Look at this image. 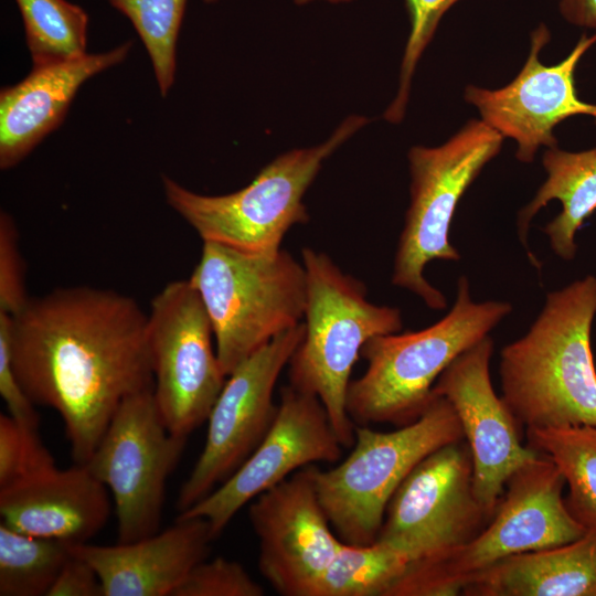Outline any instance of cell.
<instances>
[{"mask_svg": "<svg viewBox=\"0 0 596 596\" xmlns=\"http://www.w3.org/2000/svg\"><path fill=\"white\" fill-rule=\"evenodd\" d=\"M492 351L488 336L457 356L433 387V394L445 397L457 414L471 455L473 492L489 518L509 478L540 456L522 445L518 421L493 390Z\"/></svg>", "mask_w": 596, "mask_h": 596, "instance_id": "cell-16", "label": "cell"}, {"mask_svg": "<svg viewBox=\"0 0 596 596\" xmlns=\"http://www.w3.org/2000/svg\"><path fill=\"white\" fill-rule=\"evenodd\" d=\"M560 12L573 25L596 30V0H561Z\"/></svg>", "mask_w": 596, "mask_h": 596, "instance_id": "cell-34", "label": "cell"}, {"mask_svg": "<svg viewBox=\"0 0 596 596\" xmlns=\"http://www.w3.org/2000/svg\"><path fill=\"white\" fill-rule=\"evenodd\" d=\"M11 315L0 311V394L14 419L39 428L40 418L34 403L22 389L12 366L10 352Z\"/></svg>", "mask_w": 596, "mask_h": 596, "instance_id": "cell-32", "label": "cell"}, {"mask_svg": "<svg viewBox=\"0 0 596 596\" xmlns=\"http://www.w3.org/2000/svg\"><path fill=\"white\" fill-rule=\"evenodd\" d=\"M368 121L348 117L324 142L278 156L248 185L228 194H200L162 175L166 201L203 242L275 254L294 225L308 222L302 198L323 161Z\"/></svg>", "mask_w": 596, "mask_h": 596, "instance_id": "cell-7", "label": "cell"}, {"mask_svg": "<svg viewBox=\"0 0 596 596\" xmlns=\"http://www.w3.org/2000/svg\"><path fill=\"white\" fill-rule=\"evenodd\" d=\"M542 163L547 177L532 201L519 212V238L526 247L533 216L550 201L558 200L562 210L543 231L550 238L553 252L571 260L577 249V231L596 211V148L581 152L549 148Z\"/></svg>", "mask_w": 596, "mask_h": 596, "instance_id": "cell-22", "label": "cell"}, {"mask_svg": "<svg viewBox=\"0 0 596 596\" xmlns=\"http://www.w3.org/2000/svg\"><path fill=\"white\" fill-rule=\"evenodd\" d=\"M487 519L473 492L468 445L457 441L426 456L402 481L387 504L376 541L412 562L467 543Z\"/></svg>", "mask_w": 596, "mask_h": 596, "instance_id": "cell-13", "label": "cell"}, {"mask_svg": "<svg viewBox=\"0 0 596 596\" xmlns=\"http://www.w3.org/2000/svg\"><path fill=\"white\" fill-rule=\"evenodd\" d=\"M248 517L262 575L280 595L307 596L343 543L320 503L309 466L256 497Z\"/></svg>", "mask_w": 596, "mask_h": 596, "instance_id": "cell-17", "label": "cell"}, {"mask_svg": "<svg viewBox=\"0 0 596 596\" xmlns=\"http://www.w3.org/2000/svg\"><path fill=\"white\" fill-rule=\"evenodd\" d=\"M187 438L168 429L152 390L130 395L114 414L85 465L111 492L118 543L159 531L167 481Z\"/></svg>", "mask_w": 596, "mask_h": 596, "instance_id": "cell-11", "label": "cell"}, {"mask_svg": "<svg viewBox=\"0 0 596 596\" xmlns=\"http://www.w3.org/2000/svg\"><path fill=\"white\" fill-rule=\"evenodd\" d=\"M301 258L305 334L288 362L289 384L321 401L342 446L350 447L355 425L347 395L353 366L370 339L402 330V315L398 308L371 302L365 285L326 253L305 247Z\"/></svg>", "mask_w": 596, "mask_h": 596, "instance_id": "cell-4", "label": "cell"}, {"mask_svg": "<svg viewBox=\"0 0 596 596\" xmlns=\"http://www.w3.org/2000/svg\"><path fill=\"white\" fill-rule=\"evenodd\" d=\"M512 311L505 301L475 302L461 276L450 311L419 331L370 339L361 350L364 373L350 382L347 411L354 425L417 419L434 398L433 387L462 352L489 336Z\"/></svg>", "mask_w": 596, "mask_h": 596, "instance_id": "cell-3", "label": "cell"}, {"mask_svg": "<svg viewBox=\"0 0 596 596\" xmlns=\"http://www.w3.org/2000/svg\"><path fill=\"white\" fill-rule=\"evenodd\" d=\"M205 2L210 3V2H214L216 0H204Z\"/></svg>", "mask_w": 596, "mask_h": 596, "instance_id": "cell-36", "label": "cell"}, {"mask_svg": "<svg viewBox=\"0 0 596 596\" xmlns=\"http://www.w3.org/2000/svg\"><path fill=\"white\" fill-rule=\"evenodd\" d=\"M32 65L86 54L88 17L66 0H15Z\"/></svg>", "mask_w": 596, "mask_h": 596, "instance_id": "cell-26", "label": "cell"}, {"mask_svg": "<svg viewBox=\"0 0 596 596\" xmlns=\"http://www.w3.org/2000/svg\"><path fill=\"white\" fill-rule=\"evenodd\" d=\"M342 448L321 401L290 384L283 386L273 425L256 449L228 479L178 518L205 519L215 540L256 497L306 466L336 462Z\"/></svg>", "mask_w": 596, "mask_h": 596, "instance_id": "cell-14", "label": "cell"}, {"mask_svg": "<svg viewBox=\"0 0 596 596\" xmlns=\"http://www.w3.org/2000/svg\"><path fill=\"white\" fill-rule=\"evenodd\" d=\"M468 596H596V532L505 557L471 578Z\"/></svg>", "mask_w": 596, "mask_h": 596, "instance_id": "cell-21", "label": "cell"}, {"mask_svg": "<svg viewBox=\"0 0 596 596\" xmlns=\"http://www.w3.org/2000/svg\"><path fill=\"white\" fill-rule=\"evenodd\" d=\"M213 540L205 519L177 518L170 528L134 542L71 544V552L94 567L104 596H172L207 557Z\"/></svg>", "mask_w": 596, "mask_h": 596, "instance_id": "cell-19", "label": "cell"}, {"mask_svg": "<svg viewBox=\"0 0 596 596\" xmlns=\"http://www.w3.org/2000/svg\"><path fill=\"white\" fill-rule=\"evenodd\" d=\"M202 299L189 279L167 284L151 300L148 344L153 397L168 429L188 437L206 422L227 375Z\"/></svg>", "mask_w": 596, "mask_h": 596, "instance_id": "cell-10", "label": "cell"}, {"mask_svg": "<svg viewBox=\"0 0 596 596\" xmlns=\"http://www.w3.org/2000/svg\"><path fill=\"white\" fill-rule=\"evenodd\" d=\"M132 43L97 54L33 65L29 75L0 93V167L23 160L56 129L78 88L92 76L121 63Z\"/></svg>", "mask_w": 596, "mask_h": 596, "instance_id": "cell-20", "label": "cell"}, {"mask_svg": "<svg viewBox=\"0 0 596 596\" xmlns=\"http://www.w3.org/2000/svg\"><path fill=\"white\" fill-rule=\"evenodd\" d=\"M189 280L210 317L226 375L305 315L306 270L284 249L258 254L203 242Z\"/></svg>", "mask_w": 596, "mask_h": 596, "instance_id": "cell-6", "label": "cell"}, {"mask_svg": "<svg viewBox=\"0 0 596 596\" xmlns=\"http://www.w3.org/2000/svg\"><path fill=\"white\" fill-rule=\"evenodd\" d=\"M139 34L162 96L174 83L175 46L187 0H108Z\"/></svg>", "mask_w": 596, "mask_h": 596, "instance_id": "cell-27", "label": "cell"}, {"mask_svg": "<svg viewBox=\"0 0 596 596\" xmlns=\"http://www.w3.org/2000/svg\"><path fill=\"white\" fill-rule=\"evenodd\" d=\"M595 315L596 277L588 275L549 292L529 331L501 350V397L520 426H596Z\"/></svg>", "mask_w": 596, "mask_h": 596, "instance_id": "cell-2", "label": "cell"}, {"mask_svg": "<svg viewBox=\"0 0 596 596\" xmlns=\"http://www.w3.org/2000/svg\"><path fill=\"white\" fill-rule=\"evenodd\" d=\"M30 297L25 288V267L19 249V233L10 214H0V311L11 316L21 311Z\"/></svg>", "mask_w": 596, "mask_h": 596, "instance_id": "cell-31", "label": "cell"}, {"mask_svg": "<svg viewBox=\"0 0 596 596\" xmlns=\"http://www.w3.org/2000/svg\"><path fill=\"white\" fill-rule=\"evenodd\" d=\"M462 438L454 407L435 394L417 419L395 430L355 425L352 451L343 461L327 470L309 465L338 538L354 545L375 542L387 504L407 475L433 451Z\"/></svg>", "mask_w": 596, "mask_h": 596, "instance_id": "cell-8", "label": "cell"}, {"mask_svg": "<svg viewBox=\"0 0 596 596\" xmlns=\"http://www.w3.org/2000/svg\"><path fill=\"white\" fill-rule=\"evenodd\" d=\"M71 554L67 542L20 533L0 522V596H47Z\"/></svg>", "mask_w": 596, "mask_h": 596, "instance_id": "cell-25", "label": "cell"}, {"mask_svg": "<svg viewBox=\"0 0 596 596\" xmlns=\"http://www.w3.org/2000/svg\"><path fill=\"white\" fill-rule=\"evenodd\" d=\"M304 334L301 321L272 339L227 375L206 419L202 453L179 490L175 504L179 513L228 479L263 440L277 413L275 385Z\"/></svg>", "mask_w": 596, "mask_h": 596, "instance_id": "cell-12", "label": "cell"}, {"mask_svg": "<svg viewBox=\"0 0 596 596\" xmlns=\"http://www.w3.org/2000/svg\"><path fill=\"white\" fill-rule=\"evenodd\" d=\"M550 31L541 24L531 34V50L517 77L499 89L468 85L465 99L479 110L481 120L503 138L517 142L515 157L533 161L541 146L557 147L553 129L574 115L596 120V104L578 98L575 71L584 54L596 43V31L583 33L571 53L560 63L544 65L540 52L550 41Z\"/></svg>", "mask_w": 596, "mask_h": 596, "instance_id": "cell-15", "label": "cell"}, {"mask_svg": "<svg viewBox=\"0 0 596 596\" xmlns=\"http://www.w3.org/2000/svg\"><path fill=\"white\" fill-rule=\"evenodd\" d=\"M47 596H104V590L94 567L72 553Z\"/></svg>", "mask_w": 596, "mask_h": 596, "instance_id": "cell-33", "label": "cell"}, {"mask_svg": "<svg viewBox=\"0 0 596 596\" xmlns=\"http://www.w3.org/2000/svg\"><path fill=\"white\" fill-rule=\"evenodd\" d=\"M533 449L549 457L568 486L565 504L588 532H596V426L526 429Z\"/></svg>", "mask_w": 596, "mask_h": 596, "instance_id": "cell-23", "label": "cell"}, {"mask_svg": "<svg viewBox=\"0 0 596 596\" xmlns=\"http://www.w3.org/2000/svg\"><path fill=\"white\" fill-rule=\"evenodd\" d=\"M313 0H294V2L296 4H305V3H308V2H311ZM329 2H333V3H339V2H349L351 0H327Z\"/></svg>", "mask_w": 596, "mask_h": 596, "instance_id": "cell-35", "label": "cell"}, {"mask_svg": "<svg viewBox=\"0 0 596 596\" xmlns=\"http://www.w3.org/2000/svg\"><path fill=\"white\" fill-rule=\"evenodd\" d=\"M55 466L38 428L0 415V489Z\"/></svg>", "mask_w": 596, "mask_h": 596, "instance_id": "cell-29", "label": "cell"}, {"mask_svg": "<svg viewBox=\"0 0 596 596\" xmlns=\"http://www.w3.org/2000/svg\"><path fill=\"white\" fill-rule=\"evenodd\" d=\"M409 562L406 554L380 541L343 542L307 596H384Z\"/></svg>", "mask_w": 596, "mask_h": 596, "instance_id": "cell-24", "label": "cell"}, {"mask_svg": "<svg viewBox=\"0 0 596 596\" xmlns=\"http://www.w3.org/2000/svg\"><path fill=\"white\" fill-rule=\"evenodd\" d=\"M555 464L540 455L508 480L491 521L446 553L408 563L385 596H454L476 575L514 554L554 547L587 531L571 514Z\"/></svg>", "mask_w": 596, "mask_h": 596, "instance_id": "cell-5", "label": "cell"}, {"mask_svg": "<svg viewBox=\"0 0 596 596\" xmlns=\"http://www.w3.org/2000/svg\"><path fill=\"white\" fill-rule=\"evenodd\" d=\"M9 337L22 389L58 413L76 464L89 459L127 397L153 390L148 315L130 296L56 288L11 316Z\"/></svg>", "mask_w": 596, "mask_h": 596, "instance_id": "cell-1", "label": "cell"}, {"mask_svg": "<svg viewBox=\"0 0 596 596\" xmlns=\"http://www.w3.org/2000/svg\"><path fill=\"white\" fill-rule=\"evenodd\" d=\"M107 487L85 464L56 466L0 489L1 523L32 536L87 543L107 523Z\"/></svg>", "mask_w": 596, "mask_h": 596, "instance_id": "cell-18", "label": "cell"}, {"mask_svg": "<svg viewBox=\"0 0 596 596\" xmlns=\"http://www.w3.org/2000/svg\"><path fill=\"white\" fill-rule=\"evenodd\" d=\"M503 137L482 120H469L437 147L414 146L408 152L411 202L395 252L392 284L418 296L433 310L447 306L445 295L424 276L434 259L459 260L449 241L458 203L494 158Z\"/></svg>", "mask_w": 596, "mask_h": 596, "instance_id": "cell-9", "label": "cell"}, {"mask_svg": "<svg viewBox=\"0 0 596 596\" xmlns=\"http://www.w3.org/2000/svg\"><path fill=\"white\" fill-rule=\"evenodd\" d=\"M459 0H405L411 31L401 64L397 94L384 113V119L398 124L405 116L412 78L423 52L434 36L445 12Z\"/></svg>", "mask_w": 596, "mask_h": 596, "instance_id": "cell-28", "label": "cell"}, {"mask_svg": "<svg viewBox=\"0 0 596 596\" xmlns=\"http://www.w3.org/2000/svg\"><path fill=\"white\" fill-rule=\"evenodd\" d=\"M264 588L243 565L224 557L198 563L172 596H263Z\"/></svg>", "mask_w": 596, "mask_h": 596, "instance_id": "cell-30", "label": "cell"}]
</instances>
